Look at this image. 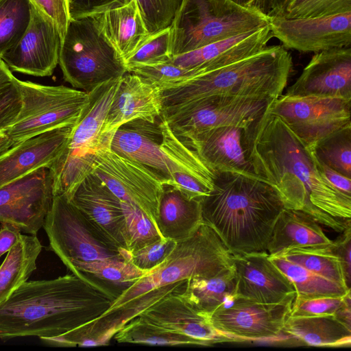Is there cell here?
<instances>
[{
  "instance_id": "1",
  "label": "cell",
  "mask_w": 351,
  "mask_h": 351,
  "mask_svg": "<svg viewBox=\"0 0 351 351\" xmlns=\"http://www.w3.org/2000/svg\"><path fill=\"white\" fill-rule=\"evenodd\" d=\"M243 146L256 176L276 189L285 208L302 210L337 232L351 225V198L326 179L312 151L279 117L267 110L250 123Z\"/></svg>"
},
{
  "instance_id": "2",
  "label": "cell",
  "mask_w": 351,
  "mask_h": 351,
  "mask_svg": "<svg viewBox=\"0 0 351 351\" xmlns=\"http://www.w3.org/2000/svg\"><path fill=\"white\" fill-rule=\"evenodd\" d=\"M112 302L73 274L27 280L0 304V339L61 335L102 315Z\"/></svg>"
},
{
  "instance_id": "3",
  "label": "cell",
  "mask_w": 351,
  "mask_h": 351,
  "mask_svg": "<svg viewBox=\"0 0 351 351\" xmlns=\"http://www.w3.org/2000/svg\"><path fill=\"white\" fill-rule=\"evenodd\" d=\"M213 186L201 199L203 222L231 254L267 252L276 221L285 208L276 189L255 177L213 171Z\"/></svg>"
},
{
  "instance_id": "4",
  "label": "cell",
  "mask_w": 351,
  "mask_h": 351,
  "mask_svg": "<svg viewBox=\"0 0 351 351\" xmlns=\"http://www.w3.org/2000/svg\"><path fill=\"white\" fill-rule=\"evenodd\" d=\"M292 66V57L282 45L267 46L254 55L162 91V112L211 95L277 99L285 88Z\"/></svg>"
},
{
  "instance_id": "5",
  "label": "cell",
  "mask_w": 351,
  "mask_h": 351,
  "mask_svg": "<svg viewBox=\"0 0 351 351\" xmlns=\"http://www.w3.org/2000/svg\"><path fill=\"white\" fill-rule=\"evenodd\" d=\"M269 17L230 0H182L170 27L171 58L268 25Z\"/></svg>"
},
{
  "instance_id": "6",
  "label": "cell",
  "mask_w": 351,
  "mask_h": 351,
  "mask_svg": "<svg viewBox=\"0 0 351 351\" xmlns=\"http://www.w3.org/2000/svg\"><path fill=\"white\" fill-rule=\"evenodd\" d=\"M231 265V254L214 230L203 222L191 237L177 241L165 261L132 284L112 302L107 311L117 309L158 287L192 277H213Z\"/></svg>"
},
{
  "instance_id": "7",
  "label": "cell",
  "mask_w": 351,
  "mask_h": 351,
  "mask_svg": "<svg viewBox=\"0 0 351 351\" xmlns=\"http://www.w3.org/2000/svg\"><path fill=\"white\" fill-rule=\"evenodd\" d=\"M58 64L64 80L86 93L128 73L123 59L90 17L70 20Z\"/></svg>"
},
{
  "instance_id": "8",
  "label": "cell",
  "mask_w": 351,
  "mask_h": 351,
  "mask_svg": "<svg viewBox=\"0 0 351 351\" xmlns=\"http://www.w3.org/2000/svg\"><path fill=\"white\" fill-rule=\"evenodd\" d=\"M21 108L3 134L15 145L34 136L73 125L88 102V93L65 86H49L17 80Z\"/></svg>"
},
{
  "instance_id": "9",
  "label": "cell",
  "mask_w": 351,
  "mask_h": 351,
  "mask_svg": "<svg viewBox=\"0 0 351 351\" xmlns=\"http://www.w3.org/2000/svg\"><path fill=\"white\" fill-rule=\"evenodd\" d=\"M120 78L88 92V102L73 125L66 147L50 167L59 184L73 186L93 171V158L101 146V130Z\"/></svg>"
},
{
  "instance_id": "10",
  "label": "cell",
  "mask_w": 351,
  "mask_h": 351,
  "mask_svg": "<svg viewBox=\"0 0 351 351\" xmlns=\"http://www.w3.org/2000/svg\"><path fill=\"white\" fill-rule=\"evenodd\" d=\"M49 245L67 269L77 262L130 256L112 247L64 195H54L43 227ZM130 261V260H129Z\"/></svg>"
},
{
  "instance_id": "11",
  "label": "cell",
  "mask_w": 351,
  "mask_h": 351,
  "mask_svg": "<svg viewBox=\"0 0 351 351\" xmlns=\"http://www.w3.org/2000/svg\"><path fill=\"white\" fill-rule=\"evenodd\" d=\"M275 99L211 95L164 111L162 116L176 136L184 138L213 128H246L265 114Z\"/></svg>"
},
{
  "instance_id": "12",
  "label": "cell",
  "mask_w": 351,
  "mask_h": 351,
  "mask_svg": "<svg viewBox=\"0 0 351 351\" xmlns=\"http://www.w3.org/2000/svg\"><path fill=\"white\" fill-rule=\"evenodd\" d=\"M93 173L122 202L140 208L158 230V208L165 180L152 169L119 155L103 141L95 154Z\"/></svg>"
},
{
  "instance_id": "13",
  "label": "cell",
  "mask_w": 351,
  "mask_h": 351,
  "mask_svg": "<svg viewBox=\"0 0 351 351\" xmlns=\"http://www.w3.org/2000/svg\"><path fill=\"white\" fill-rule=\"evenodd\" d=\"M269 112L279 117L308 148L332 132L351 125V100L281 95Z\"/></svg>"
},
{
  "instance_id": "14",
  "label": "cell",
  "mask_w": 351,
  "mask_h": 351,
  "mask_svg": "<svg viewBox=\"0 0 351 351\" xmlns=\"http://www.w3.org/2000/svg\"><path fill=\"white\" fill-rule=\"evenodd\" d=\"M53 177L42 167L0 188V223L36 235L43 227L53 200Z\"/></svg>"
},
{
  "instance_id": "15",
  "label": "cell",
  "mask_w": 351,
  "mask_h": 351,
  "mask_svg": "<svg viewBox=\"0 0 351 351\" xmlns=\"http://www.w3.org/2000/svg\"><path fill=\"white\" fill-rule=\"evenodd\" d=\"M294 300L263 304L236 297L206 319L215 330L234 341L275 338L282 332Z\"/></svg>"
},
{
  "instance_id": "16",
  "label": "cell",
  "mask_w": 351,
  "mask_h": 351,
  "mask_svg": "<svg viewBox=\"0 0 351 351\" xmlns=\"http://www.w3.org/2000/svg\"><path fill=\"white\" fill-rule=\"evenodd\" d=\"M268 26L285 49L317 53L351 45V12L312 18L269 17Z\"/></svg>"
},
{
  "instance_id": "17",
  "label": "cell",
  "mask_w": 351,
  "mask_h": 351,
  "mask_svg": "<svg viewBox=\"0 0 351 351\" xmlns=\"http://www.w3.org/2000/svg\"><path fill=\"white\" fill-rule=\"evenodd\" d=\"M61 43L55 24L30 3V19L25 33L1 58L12 71L50 76L58 64Z\"/></svg>"
},
{
  "instance_id": "18",
  "label": "cell",
  "mask_w": 351,
  "mask_h": 351,
  "mask_svg": "<svg viewBox=\"0 0 351 351\" xmlns=\"http://www.w3.org/2000/svg\"><path fill=\"white\" fill-rule=\"evenodd\" d=\"M68 199L112 247L130 255L122 201L97 175L88 174Z\"/></svg>"
},
{
  "instance_id": "19",
  "label": "cell",
  "mask_w": 351,
  "mask_h": 351,
  "mask_svg": "<svg viewBox=\"0 0 351 351\" xmlns=\"http://www.w3.org/2000/svg\"><path fill=\"white\" fill-rule=\"evenodd\" d=\"M236 278V297L263 304L295 299L288 277L269 259L267 252L231 254Z\"/></svg>"
},
{
  "instance_id": "20",
  "label": "cell",
  "mask_w": 351,
  "mask_h": 351,
  "mask_svg": "<svg viewBox=\"0 0 351 351\" xmlns=\"http://www.w3.org/2000/svg\"><path fill=\"white\" fill-rule=\"evenodd\" d=\"M285 95L351 100V47L315 53Z\"/></svg>"
},
{
  "instance_id": "21",
  "label": "cell",
  "mask_w": 351,
  "mask_h": 351,
  "mask_svg": "<svg viewBox=\"0 0 351 351\" xmlns=\"http://www.w3.org/2000/svg\"><path fill=\"white\" fill-rule=\"evenodd\" d=\"M162 91L140 76L123 75L101 130L102 140L111 137L121 125L136 119L156 121L162 114Z\"/></svg>"
},
{
  "instance_id": "22",
  "label": "cell",
  "mask_w": 351,
  "mask_h": 351,
  "mask_svg": "<svg viewBox=\"0 0 351 351\" xmlns=\"http://www.w3.org/2000/svg\"><path fill=\"white\" fill-rule=\"evenodd\" d=\"M162 139L160 144L171 184L190 199H202L213 186V171L197 154L171 130L160 116Z\"/></svg>"
},
{
  "instance_id": "23",
  "label": "cell",
  "mask_w": 351,
  "mask_h": 351,
  "mask_svg": "<svg viewBox=\"0 0 351 351\" xmlns=\"http://www.w3.org/2000/svg\"><path fill=\"white\" fill-rule=\"evenodd\" d=\"M73 126L34 136L0 153V188L42 167H51L66 147Z\"/></svg>"
},
{
  "instance_id": "24",
  "label": "cell",
  "mask_w": 351,
  "mask_h": 351,
  "mask_svg": "<svg viewBox=\"0 0 351 351\" xmlns=\"http://www.w3.org/2000/svg\"><path fill=\"white\" fill-rule=\"evenodd\" d=\"M244 130L245 128L217 127L180 138L213 171H229L258 178L243 146Z\"/></svg>"
},
{
  "instance_id": "25",
  "label": "cell",
  "mask_w": 351,
  "mask_h": 351,
  "mask_svg": "<svg viewBox=\"0 0 351 351\" xmlns=\"http://www.w3.org/2000/svg\"><path fill=\"white\" fill-rule=\"evenodd\" d=\"M160 117L154 122L133 120L121 125L113 133L110 147L120 156L136 161L155 171L171 184L160 144L162 139Z\"/></svg>"
},
{
  "instance_id": "26",
  "label": "cell",
  "mask_w": 351,
  "mask_h": 351,
  "mask_svg": "<svg viewBox=\"0 0 351 351\" xmlns=\"http://www.w3.org/2000/svg\"><path fill=\"white\" fill-rule=\"evenodd\" d=\"M141 314L165 328L197 340L201 346L234 341L215 330L186 302L181 293L166 295Z\"/></svg>"
},
{
  "instance_id": "27",
  "label": "cell",
  "mask_w": 351,
  "mask_h": 351,
  "mask_svg": "<svg viewBox=\"0 0 351 351\" xmlns=\"http://www.w3.org/2000/svg\"><path fill=\"white\" fill-rule=\"evenodd\" d=\"M90 17L123 62L138 50L149 34L136 0Z\"/></svg>"
},
{
  "instance_id": "28",
  "label": "cell",
  "mask_w": 351,
  "mask_h": 351,
  "mask_svg": "<svg viewBox=\"0 0 351 351\" xmlns=\"http://www.w3.org/2000/svg\"><path fill=\"white\" fill-rule=\"evenodd\" d=\"M319 223L306 213L284 208L278 215L267 247L271 256H278L295 247L332 245Z\"/></svg>"
},
{
  "instance_id": "29",
  "label": "cell",
  "mask_w": 351,
  "mask_h": 351,
  "mask_svg": "<svg viewBox=\"0 0 351 351\" xmlns=\"http://www.w3.org/2000/svg\"><path fill=\"white\" fill-rule=\"evenodd\" d=\"M202 223L201 199H190L176 187L164 184L157 223L162 238L176 241L185 239Z\"/></svg>"
},
{
  "instance_id": "30",
  "label": "cell",
  "mask_w": 351,
  "mask_h": 351,
  "mask_svg": "<svg viewBox=\"0 0 351 351\" xmlns=\"http://www.w3.org/2000/svg\"><path fill=\"white\" fill-rule=\"evenodd\" d=\"M68 269L113 301L135 282L152 272L142 270L129 260L119 257L77 262Z\"/></svg>"
},
{
  "instance_id": "31",
  "label": "cell",
  "mask_w": 351,
  "mask_h": 351,
  "mask_svg": "<svg viewBox=\"0 0 351 351\" xmlns=\"http://www.w3.org/2000/svg\"><path fill=\"white\" fill-rule=\"evenodd\" d=\"M282 332L311 346H349L351 326L335 314L289 316Z\"/></svg>"
},
{
  "instance_id": "32",
  "label": "cell",
  "mask_w": 351,
  "mask_h": 351,
  "mask_svg": "<svg viewBox=\"0 0 351 351\" xmlns=\"http://www.w3.org/2000/svg\"><path fill=\"white\" fill-rule=\"evenodd\" d=\"M235 291L236 278L231 265L213 277L189 278L182 296L197 313L207 318L218 308L233 300Z\"/></svg>"
},
{
  "instance_id": "33",
  "label": "cell",
  "mask_w": 351,
  "mask_h": 351,
  "mask_svg": "<svg viewBox=\"0 0 351 351\" xmlns=\"http://www.w3.org/2000/svg\"><path fill=\"white\" fill-rule=\"evenodd\" d=\"M43 245L36 235L21 234L0 265V304L5 302L36 269Z\"/></svg>"
},
{
  "instance_id": "34",
  "label": "cell",
  "mask_w": 351,
  "mask_h": 351,
  "mask_svg": "<svg viewBox=\"0 0 351 351\" xmlns=\"http://www.w3.org/2000/svg\"><path fill=\"white\" fill-rule=\"evenodd\" d=\"M269 259L293 283L295 299L343 296L350 292L348 287L316 274L282 256L269 255Z\"/></svg>"
},
{
  "instance_id": "35",
  "label": "cell",
  "mask_w": 351,
  "mask_h": 351,
  "mask_svg": "<svg viewBox=\"0 0 351 351\" xmlns=\"http://www.w3.org/2000/svg\"><path fill=\"white\" fill-rule=\"evenodd\" d=\"M118 343L154 346L198 345L197 340L165 328L141 314L128 321L113 336Z\"/></svg>"
},
{
  "instance_id": "36",
  "label": "cell",
  "mask_w": 351,
  "mask_h": 351,
  "mask_svg": "<svg viewBox=\"0 0 351 351\" xmlns=\"http://www.w3.org/2000/svg\"><path fill=\"white\" fill-rule=\"evenodd\" d=\"M331 246L295 247L278 256L328 280L348 287L341 261Z\"/></svg>"
},
{
  "instance_id": "37",
  "label": "cell",
  "mask_w": 351,
  "mask_h": 351,
  "mask_svg": "<svg viewBox=\"0 0 351 351\" xmlns=\"http://www.w3.org/2000/svg\"><path fill=\"white\" fill-rule=\"evenodd\" d=\"M351 12V0H271L268 17L299 19Z\"/></svg>"
},
{
  "instance_id": "38",
  "label": "cell",
  "mask_w": 351,
  "mask_h": 351,
  "mask_svg": "<svg viewBox=\"0 0 351 351\" xmlns=\"http://www.w3.org/2000/svg\"><path fill=\"white\" fill-rule=\"evenodd\" d=\"M311 150L319 162L351 178V125L322 138Z\"/></svg>"
},
{
  "instance_id": "39",
  "label": "cell",
  "mask_w": 351,
  "mask_h": 351,
  "mask_svg": "<svg viewBox=\"0 0 351 351\" xmlns=\"http://www.w3.org/2000/svg\"><path fill=\"white\" fill-rule=\"evenodd\" d=\"M29 19V0H0V58L21 38Z\"/></svg>"
},
{
  "instance_id": "40",
  "label": "cell",
  "mask_w": 351,
  "mask_h": 351,
  "mask_svg": "<svg viewBox=\"0 0 351 351\" xmlns=\"http://www.w3.org/2000/svg\"><path fill=\"white\" fill-rule=\"evenodd\" d=\"M125 219V245L135 251L162 238L148 217L137 206L122 202Z\"/></svg>"
},
{
  "instance_id": "41",
  "label": "cell",
  "mask_w": 351,
  "mask_h": 351,
  "mask_svg": "<svg viewBox=\"0 0 351 351\" xmlns=\"http://www.w3.org/2000/svg\"><path fill=\"white\" fill-rule=\"evenodd\" d=\"M145 80L158 86L161 91L178 87L188 81L202 75L197 71L181 67L171 61L130 69Z\"/></svg>"
},
{
  "instance_id": "42",
  "label": "cell",
  "mask_w": 351,
  "mask_h": 351,
  "mask_svg": "<svg viewBox=\"0 0 351 351\" xmlns=\"http://www.w3.org/2000/svg\"><path fill=\"white\" fill-rule=\"evenodd\" d=\"M170 27L149 34L138 50L124 61L128 72L130 69L154 65L171 60L169 51Z\"/></svg>"
},
{
  "instance_id": "43",
  "label": "cell",
  "mask_w": 351,
  "mask_h": 351,
  "mask_svg": "<svg viewBox=\"0 0 351 351\" xmlns=\"http://www.w3.org/2000/svg\"><path fill=\"white\" fill-rule=\"evenodd\" d=\"M17 78L0 58V132L3 133L16 121L22 101Z\"/></svg>"
},
{
  "instance_id": "44",
  "label": "cell",
  "mask_w": 351,
  "mask_h": 351,
  "mask_svg": "<svg viewBox=\"0 0 351 351\" xmlns=\"http://www.w3.org/2000/svg\"><path fill=\"white\" fill-rule=\"evenodd\" d=\"M131 0H125V3ZM149 34L169 27L182 0H136Z\"/></svg>"
},
{
  "instance_id": "45",
  "label": "cell",
  "mask_w": 351,
  "mask_h": 351,
  "mask_svg": "<svg viewBox=\"0 0 351 351\" xmlns=\"http://www.w3.org/2000/svg\"><path fill=\"white\" fill-rule=\"evenodd\" d=\"M177 244L169 239H162L130 252V261L138 268L152 271L165 261Z\"/></svg>"
},
{
  "instance_id": "46",
  "label": "cell",
  "mask_w": 351,
  "mask_h": 351,
  "mask_svg": "<svg viewBox=\"0 0 351 351\" xmlns=\"http://www.w3.org/2000/svg\"><path fill=\"white\" fill-rule=\"evenodd\" d=\"M350 297V292L343 296H326L306 300L295 299L290 316H315L336 314Z\"/></svg>"
},
{
  "instance_id": "47",
  "label": "cell",
  "mask_w": 351,
  "mask_h": 351,
  "mask_svg": "<svg viewBox=\"0 0 351 351\" xmlns=\"http://www.w3.org/2000/svg\"><path fill=\"white\" fill-rule=\"evenodd\" d=\"M38 12L56 26L62 40L71 20L68 0H29Z\"/></svg>"
},
{
  "instance_id": "48",
  "label": "cell",
  "mask_w": 351,
  "mask_h": 351,
  "mask_svg": "<svg viewBox=\"0 0 351 351\" xmlns=\"http://www.w3.org/2000/svg\"><path fill=\"white\" fill-rule=\"evenodd\" d=\"M71 19L90 17L125 4V0H68Z\"/></svg>"
},
{
  "instance_id": "49",
  "label": "cell",
  "mask_w": 351,
  "mask_h": 351,
  "mask_svg": "<svg viewBox=\"0 0 351 351\" xmlns=\"http://www.w3.org/2000/svg\"><path fill=\"white\" fill-rule=\"evenodd\" d=\"M331 248L341 261L348 286L350 288L351 226L346 228L341 232V234L337 238V239L333 241Z\"/></svg>"
},
{
  "instance_id": "50",
  "label": "cell",
  "mask_w": 351,
  "mask_h": 351,
  "mask_svg": "<svg viewBox=\"0 0 351 351\" xmlns=\"http://www.w3.org/2000/svg\"><path fill=\"white\" fill-rule=\"evenodd\" d=\"M317 162L321 173L326 179L341 193L351 198V178L339 173L319 162L317 160Z\"/></svg>"
},
{
  "instance_id": "51",
  "label": "cell",
  "mask_w": 351,
  "mask_h": 351,
  "mask_svg": "<svg viewBox=\"0 0 351 351\" xmlns=\"http://www.w3.org/2000/svg\"><path fill=\"white\" fill-rule=\"evenodd\" d=\"M20 230L14 225L3 223L0 228V257L16 244L21 235Z\"/></svg>"
},
{
  "instance_id": "52",
  "label": "cell",
  "mask_w": 351,
  "mask_h": 351,
  "mask_svg": "<svg viewBox=\"0 0 351 351\" xmlns=\"http://www.w3.org/2000/svg\"><path fill=\"white\" fill-rule=\"evenodd\" d=\"M245 9L267 16L270 11L271 0H230Z\"/></svg>"
},
{
  "instance_id": "53",
  "label": "cell",
  "mask_w": 351,
  "mask_h": 351,
  "mask_svg": "<svg viewBox=\"0 0 351 351\" xmlns=\"http://www.w3.org/2000/svg\"><path fill=\"white\" fill-rule=\"evenodd\" d=\"M11 146L12 143L5 135L0 136V153L5 151Z\"/></svg>"
},
{
  "instance_id": "54",
  "label": "cell",
  "mask_w": 351,
  "mask_h": 351,
  "mask_svg": "<svg viewBox=\"0 0 351 351\" xmlns=\"http://www.w3.org/2000/svg\"><path fill=\"white\" fill-rule=\"evenodd\" d=\"M3 135H4V134L2 133L1 132H0V136H3Z\"/></svg>"
}]
</instances>
